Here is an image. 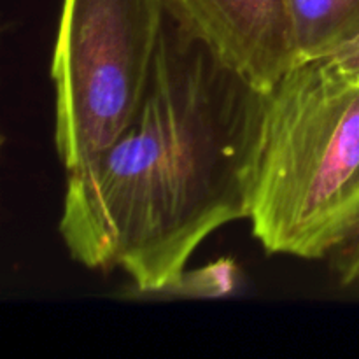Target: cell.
Masks as SVG:
<instances>
[{"instance_id":"5b68a950","label":"cell","mask_w":359,"mask_h":359,"mask_svg":"<svg viewBox=\"0 0 359 359\" xmlns=\"http://www.w3.org/2000/svg\"><path fill=\"white\" fill-rule=\"evenodd\" d=\"M297 63L318 60L359 34V0H290Z\"/></svg>"},{"instance_id":"3957f363","label":"cell","mask_w":359,"mask_h":359,"mask_svg":"<svg viewBox=\"0 0 359 359\" xmlns=\"http://www.w3.org/2000/svg\"><path fill=\"white\" fill-rule=\"evenodd\" d=\"M165 18L163 0H63L51 77L65 170L111 146L135 118Z\"/></svg>"},{"instance_id":"8992f818","label":"cell","mask_w":359,"mask_h":359,"mask_svg":"<svg viewBox=\"0 0 359 359\" xmlns=\"http://www.w3.org/2000/svg\"><path fill=\"white\" fill-rule=\"evenodd\" d=\"M319 60V58H318ZM332 69L342 74L346 77H356L359 76V34L353 37L351 41L344 42L337 49H333L330 55L323 56Z\"/></svg>"},{"instance_id":"277c9868","label":"cell","mask_w":359,"mask_h":359,"mask_svg":"<svg viewBox=\"0 0 359 359\" xmlns=\"http://www.w3.org/2000/svg\"><path fill=\"white\" fill-rule=\"evenodd\" d=\"M163 6L263 93L297 63L290 0H163Z\"/></svg>"},{"instance_id":"7a4b0ae2","label":"cell","mask_w":359,"mask_h":359,"mask_svg":"<svg viewBox=\"0 0 359 359\" xmlns=\"http://www.w3.org/2000/svg\"><path fill=\"white\" fill-rule=\"evenodd\" d=\"M248 221L270 255L359 262V81L319 58L266 91Z\"/></svg>"},{"instance_id":"6da1fadb","label":"cell","mask_w":359,"mask_h":359,"mask_svg":"<svg viewBox=\"0 0 359 359\" xmlns=\"http://www.w3.org/2000/svg\"><path fill=\"white\" fill-rule=\"evenodd\" d=\"M265 93L167 13L146 95L121 135L67 170L60 233L91 270L179 290L214 231L248 219Z\"/></svg>"}]
</instances>
